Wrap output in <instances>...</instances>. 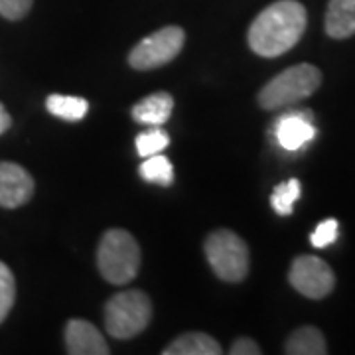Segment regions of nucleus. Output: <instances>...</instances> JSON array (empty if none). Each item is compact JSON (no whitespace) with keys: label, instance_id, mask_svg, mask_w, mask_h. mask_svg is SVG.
Listing matches in <instances>:
<instances>
[{"label":"nucleus","instance_id":"obj_1","mask_svg":"<svg viewBox=\"0 0 355 355\" xmlns=\"http://www.w3.org/2000/svg\"><path fill=\"white\" fill-rule=\"evenodd\" d=\"M308 12L298 0H277L249 28V48L261 58H279L292 50L306 32Z\"/></svg>","mask_w":355,"mask_h":355},{"label":"nucleus","instance_id":"obj_2","mask_svg":"<svg viewBox=\"0 0 355 355\" xmlns=\"http://www.w3.org/2000/svg\"><path fill=\"white\" fill-rule=\"evenodd\" d=\"M322 85V71L312 64L292 65L275 76L259 91V105L265 111H280L312 97Z\"/></svg>","mask_w":355,"mask_h":355},{"label":"nucleus","instance_id":"obj_3","mask_svg":"<svg viewBox=\"0 0 355 355\" xmlns=\"http://www.w3.org/2000/svg\"><path fill=\"white\" fill-rule=\"evenodd\" d=\"M97 266L111 284H127L139 275L140 247L125 229H109L97 249Z\"/></svg>","mask_w":355,"mask_h":355},{"label":"nucleus","instance_id":"obj_4","mask_svg":"<svg viewBox=\"0 0 355 355\" xmlns=\"http://www.w3.org/2000/svg\"><path fill=\"white\" fill-rule=\"evenodd\" d=\"M153 302L142 291H123L105 304V328L116 340H130L148 328Z\"/></svg>","mask_w":355,"mask_h":355},{"label":"nucleus","instance_id":"obj_5","mask_svg":"<svg viewBox=\"0 0 355 355\" xmlns=\"http://www.w3.org/2000/svg\"><path fill=\"white\" fill-rule=\"evenodd\" d=\"M205 257L214 272L225 282H241L249 275V247L229 229H217L207 235Z\"/></svg>","mask_w":355,"mask_h":355},{"label":"nucleus","instance_id":"obj_6","mask_svg":"<svg viewBox=\"0 0 355 355\" xmlns=\"http://www.w3.org/2000/svg\"><path fill=\"white\" fill-rule=\"evenodd\" d=\"M186 34L180 26H166L140 40L128 53V64L139 71H148L176 60L184 48Z\"/></svg>","mask_w":355,"mask_h":355},{"label":"nucleus","instance_id":"obj_7","mask_svg":"<svg viewBox=\"0 0 355 355\" xmlns=\"http://www.w3.org/2000/svg\"><path fill=\"white\" fill-rule=\"evenodd\" d=\"M292 288L310 300H322L336 288V275L331 266L314 254H300L292 261L288 272Z\"/></svg>","mask_w":355,"mask_h":355},{"label":"nucleus","instance_id":"obj_8","mask_svg":"<svg viewBox=\"0 0 355 355\" xmlns=\"http://www.w3.org/2000/svg\"><path fill=\"white\" fill-rule=\"evenodd\" d=\"M272 135L282 150L298 153L316 139L318 130L314 127V114L310 113V109H298L280 114L272 125Z\"/></svg>","mask_w":355,"mask_h":355},{"label":"nucleus","instance_id":"obj_9","mask_svg":"<svg viewBox=\"0 0 355 355\" xmlns=\"http://www.w3.org/2000/svg\"><path fill=\"white\" fill-rule=\"evenodd\" d=\"M34 178L24 166L16 162H0V207L16 209L32 200Z\"/></svg>","mask_w":355,"mask_h":355},{"label":"nucleus","instance_id":"obj_10","mask_svg":"<svg viewBox=\"0 0 355 355\" xmlns=\"http://www.w3.org/2000/svg\"><path fill=\"white\" fill-rule=\"evenodd\" d=\"M65 349L71 355H109L103 334L87 320L73 318L65 326Z\"/></svg>","mask_w":355,"mask_h":355},{"label":"nucleus","instance_id":"obj_11","mask_svg":"<svg viewBox=\"0 0 355 355\" xmlns=\"http://www.w3.org/2000/svg\"><path fill=\"white\" fill-rule=\"evenodd\" d=\"M174 111V97L166 91L153 93L132 107V119L146 127H162Z\"/></svg>","mask_w":355,"mask_h":355},{"label":"nucleus","instance_id":"obj_12","mask_svg":"<svg viewBox=\"0 0 355 355\" xmlns=\"http://www.w3.org/2000/svg\"><path fill=\"white\" fill-rule=\"evenodd\" d=\"M324 30L334 40L355 36V0H330L324 18Z\"/></svg>","mask_w":355,"mask_h":355},{"label":"nucleus","instance_id":"obj_13","mask_svg":"<svg viewBox=\"0 0 355 355\" xmlns=\"http://www.w3.org/2000/svg\"><path fill=\"white\" fill-rule=\"evenodd\" d=\"M164 355H219L223 354L221 343L214 340L209 334L190 331L176 338L164 347Z\"/></svg>","mask_w":355,"mask_h":355},{"label":"nucleus","instance_id":"obj_14","mask_svg":"<svg viewBox=\"0 0 355 355\" xmlns=\"http://www.w3.org/2000/svg\"><path fill=\"white\" fill-rule=\"evenodd\" d=\"M284 352L288 355H326L328 345L324 334L314 326H302L294 330L284 343Z\"/></svg>","mask_w":355,"mask_h":355},{"label":"nucleus","instance_id":"obj_15","mask_svg":"<svg viewBox=\"0 0 355 355\" xmlns=\"http://www.w3.org/2000/svg\"><path fill=\"white\" fill-rule=\"evenodd\" d=\"M46 107L53 116L67 121V123H79L87 116L89 103L83 97H73V95H60L51 93L46 99Z\"/></svg>","mask_w":355,"mask_h":355},{"label":"nucleus","instance_id":"obj_16","mask_svg":"<svg viewBox=\"0 0 355 355\" xmlns=\"http://www.w3.org/2000/svg\"><path fill=\"white\" fill-rule=\"evenodd\" d=\"M139 172L142 180H146L148 184H154V186L168 188L174 184V166L164 154H154V156L144 158Z\"/></svg>","mask_w":355,"mask_h":355},{"label":"nucleus","instance_id":"obj_17","mask_svg":"<svg viewBox=\"0 0 355 355\" xmlns=\"http://www.w3.org/2000/svg\"><path fill=\"white\" fill-rule=\"evenodd\" d=\"M300 193H302L300 180L291 178V180L282 182V184H279V186L272 190V196H270V205H272V209H275L280 217H288L292 216V211H294V203L298 202Z\"/></svg>","mask_w":355,"mask_h":355},{"label":"nucleus","instance_id":"obj_18","mask_svg":"<svg viewBox=\"0 0 355 355\" xmlns=\"http://www.w3.org/2000/svg\"><path fill=\"white\" fill-rule=\"evenodd\" d=\"M170 144V137L162 127H150L142 130L137 137V153L142 158H148L154 154H162Z\"/></svg>","mask_w":355,"mask_h":355},{"label":"nucleus","instance_id":"obj_19","mask_svg":"<svg viewBox=\"0 0 355 355\" xmlns=\"http://www.w3.org/2000/svg\"><path fill=\"white\" fill-rule=\"evenodd\" d=\"M14 300H16V280L8 265L0 261V324L10 314Z\"/></svg>","mask_w":355,"mask_h":355},{"label":"nucleus","instance_id":"obj_20","mask_svg":"<svg viewBox=\"0 0 355 355\" xmlns=\"http://www.w3.org/2000/svg\"><path fill=\"white\" fill-rule=\"evenodd\" d=\"M338 231H340V223H338V219H324L322 223H318V227L312 231V235H310V243H312V247H316V249H326V247H330L336 243L338 239Z\"/></svg>","mask_w":355,"mask_h":355},{"label":"nucleus","instance_id":"obj_21","mask_svg":"<svg viewBox=\"0 0 355 355\" xmlns=\"http://www.w3.org/2000/svg\"><path fill=\"white\" fill-rule=\"evenodd\" d=\"M34 0H0V16L6 20H22L32 10Z\"/></svg>","mask_w":355,"mask_h":355},{"label":"nucleus","instance_id":"obj_22","mask_svg":"<svg viewBox=\"0 0 355 355\" xmlns=\"http://www.w3.org/2000/svg\"><path fill=\"white\" fill-rule=\"evenodd\" d=\"M229 354L231 355H261L263 354V349L259 347V343L251 340V338H239V340H235L233 345H231V349H229Z\"/></svg>","mask_w":355,"mask_h":355},{"label":"nucleus","instance_id":"obj_23","mask_svg":"<svg viewBox=\"0 0 355 355\" xmlns=\"http://www.w3.org/2000/svg\"><path fill=\"white\" fill-rule=\"evenodd\" d=\"M10 127H12V116L8 114L6 107L0 103V135H4Z\"/></svg>","mask_w":355,"mask_h":355}]
</instances>
